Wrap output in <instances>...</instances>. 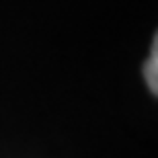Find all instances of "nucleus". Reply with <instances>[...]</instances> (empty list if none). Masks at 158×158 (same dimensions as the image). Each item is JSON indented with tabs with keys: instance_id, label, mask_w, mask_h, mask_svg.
Returning a JSON list of instances; mask_svg holds the SVG:
<instances>
[{
	"instance_id": "obj_1",
	"label": "nucleus",
	"mask_w": 158,
	"mask_h": 158,
	"mask_svg": "<svg viewBox=\"0 0 158 158\" xmlns=\"http://www.w3.org/2000/svg\"><path fill=\"white\" fill-rule=\"evenodd\" d=\"M156 66H158V43L154 41L152 56H150V60L146 62V82H148V86L152 88V93H154V94H156V88H158V74H156Z\"/></svg>"
}]
</instances>
